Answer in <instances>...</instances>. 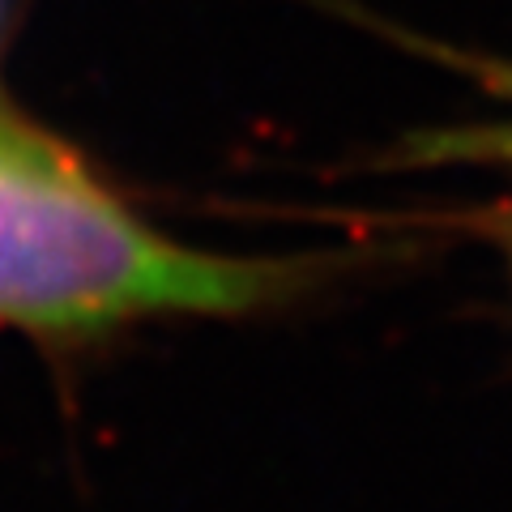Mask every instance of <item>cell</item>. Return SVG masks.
<instances>
[{"label": "cell", "mask_w": 512, "mask_h": 512, "mask_svg": "<svg viewBox=\"0 0 512 512\" xmlns=\"http://www.w3.org/2000/svg\"><path fill=\"white\" fill-rule=\"evenodd\" d=\"M291 278L274 261L197 252L137 222L56 141L0 116V320L99 333L137 316H231Z\"/></svg>", "instance_id": "1"}, {"label": "cell", "mask_w": 512, "mask_h": 512, "mask_svg": "<svg viewBox=\"0 0 512 512\" xmlns=\"http://www.w3.org/2000/svg\"><path fill=\"white\" fill-rule=\"evenodd\" d=\"M508 146H512V128H508Z\"/></svg>", "instance_id": "2"}]
</instances>
